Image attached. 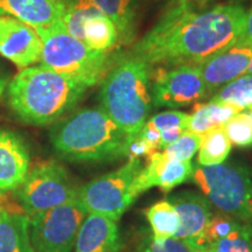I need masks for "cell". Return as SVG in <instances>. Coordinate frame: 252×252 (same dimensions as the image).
<instances>
[{"label": "cell", "mask_w": 252, "mask_h": 252, "mask_svg": "<svg viewBox=\"0 0 252 252\" xmlns=\"http://www.w3.org/2000/svg\"><path fill=\"white\" fill-rule=\"evenodd\" d=\"M247 9L237 2L212 8L168 6L159 21L137 43L133 55L150 67L200 64L241 39Z\"/></svg>", "instance_id": "6da1fadb"}, {"label": "cell", "mask_w": 252, "mask_h": 252, "mask_svg": "<svg viewBox=\"0 0 252 252\" xmlns=\"http://www.w3.org/2000/svg\"><path fill=\"white\" fill-rule=\"evenodd\" d=\"M93 87L42 65H32L9 80L5 94L9 110L19 121L48 126L71 111Z\"/></svg>", "instance_id": "7a4b0ae2"}, {"label": "cell", "mask_w": 252, "mask_h": 252, "mask_svg": "<svg viewBox=\"0 0 252 252\" xmlns=\"http://www.w3.org/2000/svg\"><path fill=\"white\" fill-rule=\"evenodd\" d=\"M132 137L99 108H84L53 125L49 140L62 159L71 162H111L127 157Z\"/></svg>", "instance_id": "3957f363"}, {"label": "cell", "mask_w": 252, "mask_h": 252, "mask_svg": "<svg viewBox=\"0 0 252 252\" xmlns=\"http://www.w3.org/2000/svg\"><path fill=\"white\" fill-rule=\"evenodd\" d=\"M151 104V67L138 56L119 59L100 81L99 108L130 137L147 122Z\"/></svg>", "instance_id": "277c9868"}, {"label": "cell", "mask_w": 252, "mask_h": 252, "mask_svg": "<svg viewBox=\"0 0 252 252\" xmlns=\"http://www.w3.org/2000/svg\"><path fill=\"white\" fill-rule=\"evenodd\" d=\"M42 42L40 65L67 76L86 81L91 86L100 83L118 58L115 52H98L58 26L36 30Z\"/></svg>", "instance_id": "5b68a950"}, {"label": "cell", "mask_w": 252, "mask_h": 252, "mask_svg": "<svg viewBox=\"0 0 252 252\" xmlns=\"http://www.w3.org/2000/svg\"><path fill=\"white\" fill-rule=\"evenodd\" d=\"M191 180L220 213L243 223L252 220V178L247 167L224 162L198 165Z\"/></svg>", "instance_id": "8992f818"}, {"label": "cell", "mask_w": 252, "mask_h": 252, "mask_svg": "<svg viewBox=\"0 0 252 252\" xmlns=\"http://www.w3.org/2000/svg\"><path fill=\"white\" fill-rule=\"evenodd\" d=\"M80 187L56 160H45L31 167L23 185L15 190L28 219L78 198Z\"/></svg>", "instance_id": "52a82bcc"}, {"label": "cell", "mask_w": 252, "mask_h": 252, "mask_svg": "<svg viewBox=\"0 0 252 252\" xmlns=\"http://www.w3.org/2000/svg\"><path fill=\"white\" fill-rule=\"evenodd\" d=\"M143 168L140 159H128L116 171L100 175L78 190V200L87 214H94L119 220L134 202L132 185Z\"/></svg>", "instance_id": "ba28073f"}, {"label": "cell", "mask_w": 252, "mask_h": 252, "mask_svg": "<svg viewBox=\"0 0 252 252\" xmlns=\"http://www.w3.org/2000/svg\"><path fill=\"white\" fill-rule=\"evenodd\" d=\"M87 215L86 209L76 198L32 217L30 235L34 252H72Z\"/></svg>", "instance_id": "9c48e42d"}, {"label": "cell", "mask_w": 252, "mask_h": 252, "mask_svg": "<svg viewBox=\"0 0 252 252\" xmlns=\"http://www.w3.org/2000/svg\"><path fill=\"white\" fill-rule=\"evenodd\" d=\"M151 94L156 106L181 108L206 98L208 90L196 64H172L151 71Z\"/></svg>", "instance_id": "30bf717a"}, {"label": "cell", "mask_w": 252, "mask_h": 252, "mask_svg": "<svg viewBox=\"0 0 252 252\" xmlns=\"http://www.w3.org/2000/svg\"><path fill=\"white\" fill-rule=\"evenodd\" d=\"M62 24L70 35L91 49L113 52L121 43L116 25L93 0H69L65 2Z\"/></svg>", "instance_id": "8fae6325"}, {"label": "cell", "mask_w": 252, "mask_h": 252, "mask_svg": "<svg viewBox=\"0 0 252 252\" xmlns=\"http://www.w3.org/2000/svg\"><path fill=\"white\" fill-rule=\"evenodd\" d=\"M251 60L252 41L242 36L207 61L197 64L208 94H216L222 87L247 74Z\"/></svg>", "instance_id": "7c38bea8"}, {"label": "cell", "mask_w": 252, "mask_h": 252, "mask_svg": "<svg viewBox=\"0 0 252 252\" xmlns=\"http://www.w3.org/2000/svg\"><path fill=\"white\" fill-rule=\"evenodd\" d=\"M42 42L35 28L17 19L0 17V56L20 70L40 63Z\"/></svg>", "instance_id": "4fadbf2b"}, {"label": "cell", "mask_w": 252, "mask_h": 252, "mask_svg": "<svg viewBox=\"0 0 252 252\" xmlns=\"http://www.w3.org/2000/svg\"><path fill=\"white\" fill-rule=\"evenodd\" d=\"M193 172L194 166L190 161L171 160L158 151L146 158V166L141 168L132 185V196L135 200L152 187H159L165 193H168L190 180Z\"/></svg>", "instance_id": "5bb4252c"}, {"label": "cell", "mask_w": 252, "mask_h": 252, "mask_svg": "<svg viewBox=\"0 0 252 252\" xmlns=\"http://www.w3.org/2000/svg\"><path fill=\"white\" fill-rule=\"evenodd\" d=\"M167 200L173 204L180 219V228L175 237L188 247L204 248L203 232L212 217V204L204 195L184 190L169 196Z\"/></svg>", "instance_id": "9a60e30c"}, {"label": "cell", "mask_w": 252, "mask_h": 252, "mask_svg": "<svg viewBox=\"0 0 252 252\" xmlns=\"http://www.w3.org/2000/svg\"><path fill=\"white\" fill-rule=\"evenodd\" d=\"M31 169V153L20 134L0 128V195L15 191Z\"/></svg>", "instance_id": "2e32d148"}, {"label": "cell", "mask_w": 252, "mask_h": 252, "mask_svg": "<svg viewBox=\"0 0 252 252\" xmlns=\"http://www.w3.org/2000/svg\"><path fill=\"white\" fill-rule=\"evenodd\" d=\"M63 12L61 0H0V17L17 19L35 30L61 25Z\"/></svg>", "instance_id": "e0dca14e"}, {"label": "cell", "mask_w": 252, "mask_h": 252, "mask_svg": "<svg viewBox=\"0 0 252 252\" xmlns=\"http://www.w3.org/2000/svg\"><path fill=\"white\" fill-rule=\"evenodd\" d=\"M118 220L88 214L75 242L74 252H121Z\"/></svg>", "instance_id": "ac0fdd59"}, {"label": "cell", "mask_w": 252, "mask_h": 252, "mask_svg": "<svg viewBox=\"0 0 252 252\" xmlns=\"http://www.w3.org/2000/svg\"><path fill=\"white\" fill-rule=\"evenodd\" d=\"M117 27L122 45H131L137 35L144 0H93Z\"/></svg>", "instance_id": "d6986e66"}, {"label": "cell", "mask_w": 252, "mask_h": 252, "mask_svg": "<svg viewBox=\"0 0 252 252\" xmlns=\"http://www.w3.org/2000/svg\"><path fill=\"white\" fill-rule=\"evenodd\" d=\"M0 252H34L30 219L24 213L0 209Z\"/></svg>", "instance_id": "ffe728a7"}, {"label": "cell", "mask_w": 252, "mask_h": 252, "mask_svg": "<svg viewBox=\"0 0 252 252\" xmlns=\"http://www.w3.org/2000/svg\"><path fill=\"white\" fill-rule=\"evenodd\" d=\"M242 110L231 104L210 102L208 103H195L193 111L189 121L188 131L197 134H204L212 128L222 126L226 121H229L236 113Z\"/></svg>", "instance_id": "44dd1931"}, {"label": "cell", "mask_w": 252, "mask_h": 252, "mask_svg": "<svg viewBox=\"0 0 252 252\" xmlns=\"http://www.w3.org/2000/svg\"><path fill=\"white\" fill-rule=\"evenodd\" d=\"M145 216L152 229L153 237H175L180 228V219L175 208L168 200H161L153 203L145 210Z\"/></svg>", "instance_id": "7402d4cb"}, {"label": "cell", "mask_w": 252, "mask_h": 252, "mask_svg": "<svg viewBox=\"0 0 252 252\" xmlns=\"http://www.w3.org/2000/svg\"><path fill=\"white\" fill-rule=\"evenodd\" d=\"M231 143L222 126L212 128L203 134L198 150L197 163L200 166H214L223 163L231 152Z\"/></svg>", "instance_id": "603a6c76"}, {"label": "cell", "mask_w": 252, "mask_h": 252, "mask_svg": "<svg viewBox=\"0 0 252 252\" xmlns=\"http://www.w3.org/2000/svg\"><path fill=\"white\" fill-rule=\"evenodd\" d=\"M190 115L181 111H165L150 118L149 122L160 133V149L178 139L188 131Z\"/></svg>", "instance_id": "cb8c5ba5"}, {"label": "cell", "mask_w": 252, "mask_h": 252, "mask_svg": "<svg viewBox=\"0 0 252 252\" xmlns=\"http://www.w3.org/2000/svg\"><path fill=\"white\" fill-rule=\"evenodd\" d=\"M210 100L231 104L238 109L252 112V75L244 74L222 87Z\"/></svg>", "instance_id": "d4e9b609"}, {"label": "cell", "mask_w": 252, "mask_h": 252, "mask_svg": "<svg viewBox=\"0 0 252 252\" xmlns=\"http://www.w3.org/2000/svg\"><path fill=\"white\" fill-rule=\"evenodd\" d=\"M206 249L209 252H252V226L239 222L229 235Z\"/></svg>", "instance_id": "484cf974"}, {"label": "cell", "mask_w": 252, "mask_h": 252, "mask_svg": "<svg viewBox=\"0 0 252 252\" xmlns=\"http://www.w3.org/2000/svg\"><path fill=\"white\" fill-rule=\"evenodd\" d=\"M231 145L238 147L252 146V112L243 110L222 125Z\"/></svg>", "instance_id": "4316f807"}, {"label": "cell", "mask_w": 252, "mask_h": 252, "mask_svg": "<svg viewBox=\"0 0 252 252\" xmlns=\"http://www.w3.org/2000/svg\"><path fill=\"white\" fill-rule=\"evenodd\" d=\"M202 137V134L186 131L178 139L163 147L162 154L176 161H190L191 158L200 150Z\"/></svg>", "instance_id": "83f0119b"}, {"label": "cell", "mask_w": 252, "mask_h": 252, "mask_svg": "<svg viewBox=\"0 0 252 252\" xmlns=\"http://www.w3.org/2000/svg\"><path fill=\"white\" fill-rule=\"evenodd\" d=\"M239 223V220L232 219L224 214H214L210 217L209 222L204 229L203 232V244L204 248L210 245L214 242L219 241V239L225 237L236 228Z\"/></svg>", "instance_id": "f1b7e54d"}, {"label": "cell", "mask_w": 252, "mask_h": 252, "mask_svg": "<svg viewBox=\"0 0 252 252\" xmlns=\"http://www.w3.org/2000/svg\"><path fill=\"white\" fill-rule=\"evenodd\" d=\"M139 252H189V248L178 238H156L149 235L141 239Z\"/></svg>", "instance_id": "f546056e"}, {"label": "cell", "mask_w": 252, "mask_h": 252, "mask_svg": "<svg viewBox=\"0 0 252 252\" xmlns=\"http://www.w3.org/2000/svg\"><path fill=\"white\" fill-rule=\"evenodd\" d=\"M213 1L215 0H168V5L189 8H206Z\"/></svg>", "instance_id": "4dcf8cb0"}, {"label": "cell", "mask_w": 252, "mask_h": 252, "mask_svg": "<svg viewBox=\"0 0 252 252\" xmlns=\"http://www.w3.org/2000/svg\"><path fill=\"white\" fill-rule=\"evenodd\" d=\"M243 37L252 41V5L247 11V19H245V30Z\"/></svg>", "instance_id": "1f68e13d"}, {"label": "cell", "mask_w": 252, "mask_h": 252, "mask_svg": "<svg viewBox=\"0 0 252 252\" xmlns=\"http://www.w3.org/2000/svg\"><path fill=\"white\" fill-rule=\"evenodd\" d=\"M9 80H11V78H9L7 72H6L4 69L0 67V99H1V97L4 96L6 93V89H7Z\"/></svg>", "instance_id": "d6a6232c"}, {"label": "cell", "mask_w": 252, "mask_h": 252, "mask_svg": "<svg viewBox=\"0 0 252 252\" xmlns=\"http://www.w3.org/2000/svg\"><path fill=\"white\" fill-rule=\"evenodd\" d=\"M189 252H209L206 248H200V247H188Z\"/></svg>", "instance_id": "836d02e7"}, {"label": "cell", "mask_w": 252, "mask_h": 252, "mask_svg": "<svg viewBox=\"0 0 252 252\" xmlns=\"http://www.w3.org/2000/svg\"><path fill=\"white\" fill-rule=\"evenodd\" d=\"M247 74H250V75H252V60H251V63H250V67H249V69H248V72Z\"/></svg>", "instance_id": "e575fe53"}, {"label": "cell", "mask_w": 252, "mask_h": 252, "mask_svg": "<svg viewBox=\"0 0 252 252\" xmlns=\"http://www.w3.org/2000/svg\"><path fill=\"white\" fill-rule=\"evenodd\" d=\"M61 1L63 2V4H65V2H67V1H69V0H61Z\"/></svg>", "instance_id": "d590c367"}, {"label": "cell", "mask_w": 252, "mask_h": 252, "mask_svg": "<svg viewBox=\"0 0 252 252\" xmlns=\"http://www.w3.org/2000/svg\"><path fill=\"white\" fill-rule=\"evenodd\" d=\"M250 204H251V212H252V197H251V203Z\"/></svg>", "instance_id": "8d00e7d4"}, {"label": "cell", "mask_w": 252, "mask_h": 252, "mask_svg": "<svg viewBox=\"0 0 252 252\" xmlns=\"http://www.w3.org/2000/svg\"><path fill=\"white\" fill-rule=\"evenodd\" d=\"M0 196H1V195H0ZM0 209H2V207H1V204H0Z\"/></svg>", "instance_id": "74e56055"}]
</instances>
